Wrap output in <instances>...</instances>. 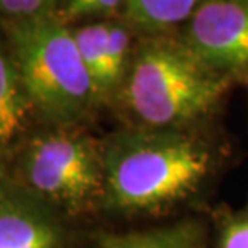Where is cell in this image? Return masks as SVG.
<instances>
[{"mask_svg": "<svg viewBox=\"0 0 248 248\" xmlns=\"http://www.w3.org/2000/svg\"><path fill=\"white\" fill-rule=\"evenodd\" d=\"M215 224L217 248H248V202L237 210L217 208Z\"/></svg>", "mask_w": 248, "mask_h": 248, "instance_id": "obj_13", "label": "cell"}, {"mask_svg": "<svg viewBox=\"0 0 248 248\" xmlns=\"http://www.w3.org/2000/svg\"><path fill=\"white\" fill-rule=\"evenodd\" d=\"M123 2L120 0H68L58 5V21L69 23H98L110 21L120 16Z\"/></svg>", "mask_w": 248, "mask_h": 248, "instance_id": "obj_12", "label": "cell"}, {"mask_svg": "<svg viewBox=\"0 0 248 248\" xmlns=\"http://www.w3.org/2000/svg\"><path fill=\"white\" fill-rule=\"evenodd\" d=\"M34 197L69 215L103 205L102 142L81 127H50L23 142L16 179Z\"/></svg>", "mask_w": 248, "mask_h": 248, "instance_id": "obj_4", "label": "cell"}, {"mask_svg": "<svg viewBox=\"0 0 248 248\" xmlns=\"http://www.w3.org/2000/svg\"><path fill=\"white\" fill-rule=\"evenodd\" d=\"M97 248H205V242L197 222L182 221L161 229L103 237Z\"/></svg>", "mask_w": 248, "mask_h": 248, "instance_id": "obj_9", "label": "cell"}, {"mask_svg": "<svg viewBox=\"0 0 248 248\" xmlns=\"http://www.w3.org/2000/svg\"><path fill=\"white\" fill-rule=\"evenodd\" d=\"M103 205L127 215H161L197 197L216 172V147L192 129L129 126L102 142Z\"/></svg>", "mask_w": 248, "mask_h": 248, "instance_id": "obj_1", "label": "cell"}, {"mask_svg": "<svg viewBox=\"0 0 248 248\" xmlns=\"http://www.w3.org/2000/svg\"><path fill=\"white\" fill-rule=\"evenodd\" d=\"M111 21V19H110ZM110 21H98L89 24H79L71 28L74 42L82 58L89 76H91L93 87H95L98 103L102 105V91L105 82V58H107V44H108V29Z\"/></svg>", "mask_w": 248, "mask_h": 248, "instance_id": "obj_10", "label": "cell"}, {"mask_svg": "<svg viewBox=\"0 0 248 248\" xmlns=\"http://www.w3.org/2000/svg\"><path fill=\"white\" fill-rule=\"evenodd\" d=\"M2 32L36 120L50 127H76L100 105L71 28L58 18L2 28Z\"/></svg>", "mask_w": 248, "mask_h": 248, "instance_id": "obj_3", "label": "cell"}, {"mask_svg": "<svg viewBox=\"0 0 248 248\" xmlns=\"http://www.w3.org/2000/svg\"><path fill=\"white\" fill-rule=\"evenodd\" d=\"M231 82L198 60L179 36L148 37L134 47L115 100L132 127L192 129L219 108Z\"/></svg>", "mask_w": 248, "mask_h": 248, "instance_id": "obj_2", "label": "cell"}, {"mask_svg": "<svg viewBox=\"0 0 248 248\" xmlns=\"http://www.w3.org/2000/svg\"><path fill=\"white\" fill-rule=\"evenodd\" d=\"M200 3L195 0H126L118 19L142 39L171 36L172 29L188 23Z\"/></svg>", "mask_w": 248, "mask_h": 248, "instance_id": "obj_8", "label": "cell"}, {"mask_svg": "<svg viewBox=\"0 0 248 248\" xmlns=\"http://www.w3.org/2000/svg\"><path fill=\"white\" fill-rule=\"evenodd\" d=\"M64 240L55 208L16 181L0 177V248H63Z\"/></svg>", "mask_w": 248, "mask_h": 248, "instance_id": "obj_6", "label": "cell"}, {"mask_svg": "<svg viewBox=\"0 0 248 248\" xmlns=\"http://www.w3.org/2000/svg\"><path fill=\"white\" fill-rule=\"evenodd\" d=\"M58 5L53 0H0V29L58 18Z\"/></svg>", "mask_w": 248, "mask_h": 248, "instance_id": "obj_11", "label": "cell"}, {"mask_svg": "<svg viewBox=\"0 0 248 248\" xmlns=\"http://www.w3.org/2000/svg\"><path fill=\"white\" fill-rule=\"evenodd\" d=\"M5 176V172H3V166H2V163H0V177H3Z\"/></svg>", "mask_w": 248, "mask_h": 248, "instance_id": "obj_14", "label": "cell"}, {"mask_svg": "<svg viewBox=\"0 0 248 248\" xmlns=\"http://www.w3.org/2000/svg\"><path fill=\"white\" fill-rule=\"evenodd\" d=\"M182 42L208 68L234 79L248 73V0L203 2Z\"/></svg>", "mask_w": 248, "mask_h": 248, "instance_id": "obj_5", "label": "cell"}, {"mask_svg": "<svg viewBox=\"0 0 248 248\" xmlns=\"http://www.w3.org/2000/svg\"><path fill=\"white\" fill-rule=\"evenodd\" d=\"M36 120L21 73L7 41H0V148L21 142Z\"/></svg>", "mask_w": 248, "mask_h": 248, "instance_id": "obj_7", "label": "cell"}]
</instances>
